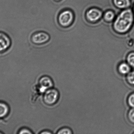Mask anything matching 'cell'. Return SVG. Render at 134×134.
Masks as SVG:
<instances>
[{
	"mask_svg": "<svg viewBox=\"0 0 134 134\" xmlns=\"http://www.w3.org/2000/svg\"><path fill=\"white\" fill-rule=\"evenodd\" d=\"M73 18L72 13L69 11H66L60 14L59 17V20L62 26H66L71 24Z\"/></svg>",
	"mask_w": 134,
	"mask_h": 134,
	"instance_id": "5b68a950",
	"label": "cell"
},
{
	"mask_svg": "<svg viewBox=\"0 0 134 134\" xmlns=\"http://www.w3.org/2000/svg\"><path fill=\"white\" fill-rule=\"evenodd\" d=\"M11 40L9 36L2 31H0V52H4L10 47Z\"/></svg>",
	"mask_w": 134,
	"mask_h": 134,
	"instance_id": "277c9868",
	"label": "cell"
},
{
	"mask_svg": "<svg viewBox=\"0 0 134 134\" xmlns=\"http://www.w3.org/2000/svg\"><path fill=\"white\" fill-rule=\"evenodd\" d=\"M127 80L128 83L134 85V71L128 73L127 76Z\"/></svg>",
	"mask_w": 134,
	"mask_h": 134,
	"instance_id": "5bb4252c",
	"label": "cell"
},
{
	"mask_svg": "<svg viewBox=\"0 0 134 134\" xmlns=\"http://www.w3.org/2000/svg\"><path fill=\"white\" fill-rule=\"evenodd\" d=\"M134 26V15L132 8L122 9L116 17L113 28L117 34L124 35L131 31Z\"/></svg>",
	"mask_w": 134,
	"mask_h": 134,
	"instance_id": "6da1fadb",
	"label": "cell"
},
{
	"mask_svg": "<svg viewBox=\"0 0 134 134\" xmlns=\"http://www.w3.org/2000/svg\"><path fill=\"white\" fill-rule=\"evenodd\" d=\"M41 134H51L52 133V132L48 130H44L40 133Z\"/></svg>",
	"mask_w": 134,
	"mask_h": 134,
	"instance_id": "ac0fdd59",
	"label": "cell"
},
{
	"mask_svg": "<svg viewBox=\"0 0 134 134\" xmlns=\"http://www.w3.org/2000/svg\"><path fill=\"white\" fill-rule=\"evenodd\" d=\"M127 63L131 67H134V52H132L130 53L127 55Z\"/></svg>",
	"mask_w": 134,
	"mask_h": 134,
	"instance_id": "7c38bea8",
	"label": "cell"
},
{
	"mask_svg": "<svg viewBox=\"0 0 134 134\" xmlns=\"http://www.w3.org/2000/svg\"><path fill=\"white\" fill-rule=\"evenodd\" d=\"M87 17L91 21L98 20L102 15V13L100 10L95 8L91 9L87 12Z\"/></svg>",
	"mask_w": 134,
	"mask_h": 134,
	"instance_id": "ba28073f",
	"label": "cell"
},
{
	"mask_svg": "<svg viewBox=\"0 0 134 134\" xmlns=\"http://www.w3.org/2000/svg\"><path fill=\"white\" fill-rule=\"evenodd\" d=\"M49 37L48 34L43 32L37 33L32 36L31 40L34 43L37 44L44 43L48 40Z\"/></svg>",
	"mask_w": 134,
	"mask_h": 134,
	"instance_id": "52a82bcc",
	"label": "cell"
},
{
	"mask_svg": "<svg viewBox=\"0 0 134 134\" xmlns=\"http://www.w3.org/2000/svg\"><path fill=\"white\" fill-rule=\"evenodd\" d=\"M57 133L58 134H72V132L70 128L67 127H64L59 129L57 131Z\"/></svg>",
	"mask_w": 134,
	"mask_h": 134,
	"instance_id": "4fadbf2b",
	"label": "cell"
},
{
	"mask_svg": "<svg viewBox=\"0 0 134 134\" xmlns=\"http://www.w3.org/2000/svg\"><path fill=\"white\" fill-rule=\"evenodd\" d=\"M54 83L52 79L48 76H42L39 79L37 90L40 94H44L49 89L53 88Z\"/></svg>",
	"mask_w": 134,
	"mask_h": 134,
	"instance_id": "3957f363",
	"label": "cell"
},
{
	"mask_svg": "<svg viewBox=\"0 0 134 134\" xmlns=\"http://www.w3.org/2000/svg\"><path fill=\"white\" fill-rule=\"evenodd\" d=\"M128 118L131 122L134 123V108H132L128 113Z\"/></svg>",
	"mask_w": 134,
	"mask_h": 134,
	"instance_id": "2e32d148",
	"label": "cell"
},
{
	"mask_svg": "<svg viewBox=\"0 0 134 134\" xmlns=\"http://www.w3.org/2000/svg\"></svg>",
	"mask_w": 134,
	"mask_h": 134,
	"instance_id": "44dd1931",
	"label": "cell"
},
{
	"mask_svg": "<svg viewBox=\"0 0 134 134\" xmlns=\"http://www.w3.org/2000/svg\"><path fill=\"white\" fill-rule=\"evenodd\" d=\"M59 97V93L57 89L51 88L43 94V101L47 105L52 106L57 103Z\"/></svg>",
	"mask_w": 134,
	"mask_h": 134,
	"instance_id": "7a4b0ae2",
	"label": "cell"
},
{
	"mask_svg": "<svg viewBox=\"0 0 134 134\" xmlns=\"http://www.w3.org/2000/svg\"><path fill=\"white\" fill-rule=\"evenodd\" d=\"M113 2L116 8L121 10L132 8L133 6L131 0H113Z\"/></svg>",
	"mask_w": 134,
	"mask_h": 134,
	"instance_id": "8992f818",
	"label": "cell"
},
{
	"mask_svg": "<svg viewBox=\"0 0 134 134\" xmlns=\"http://www.w3.org/2000/svg\"><path fill=\"white\" fill-rule=\"evenodd\" d=\"M18 133L19 134H31L33 133L31 131L26 128H23L19 131Z\"/></svg>",
	"mask_w": 134,
	"mask_h": 134,
	"instance_id": "e0dca14e",
	"label": "cell"
},
{
	"mask_svg": "<svg viewBox=\"0 0 134 134\" xmlns=\"http://www.w3.org/2000/svg\"><path fill=\"white\" fill-rule=\"evenodd\" d=\"M130 67L127 63H121L118 66V71L121 74H127L131 72Z\"/></svg>",
	"mask_w": 134,
	"mask_h": 134,
	"instance_id": "9c48e42d",
	"label": "cell"
},
{
	"mask_svg": "<svg viewBox=\"0 0 134 134\" xmlns=\"http://www.w3.org/2000/svg\"><path fill=\"white\" fill-rule=\"evenodd\" d=\"M2 133H1V132H0V134Z\"/></svg>",
	"mask_w": 134,
	"mask_h": 134,
	"instance_id": "ffe728a7",
	"label": "cell"
},
{
	"mask_svg": "<svg viewBox=\"0 0 134 134\" xmlns=\"http://www.w3.org/2000/svg\"><path fill=\"white\" fill-rule=\"evenodd\" d=\"M9 109L7 104L0 102V119L6 117L9 112Z\"/></svg>",
	"mask_w": 134,
	"mask_h": 134,
	"instance_id": "30bf717a",
	"label": "cell"
},
{
	"mask_svg": "<svg viewBox=\"0 0 134 134\" xmlns=\"http://www.w3.org/2000/svg\"><path fill=\"white\" fill-rule=\"evenodd\" d=\"M127 102L131 107L134 108V93L131 94L128 97Z\"/></svg>",
	"mask_w": 134,
	"mask_h": 134,
	"instance_id": "9a60e30c",
	"label": "cell"
},
{
	"mask_svg": "<svg viewBox=\"0 0 134 134\" xmlns=\"http://www.w3.org/2000/svg\"><path fill=\"white\" fill-rule=\"evenodd\" d=\"M116 13L112 10H108L105 13L104 18L106 21L110 22L114 20L116 17Z\"/></svg>",
	"mask_w": 134,
	"mask_h": 134,
	"instance_id": "8fae6325",
	"label": "cell"
},
{
	"mask_svg": "<svg viewBox=\"0 0 134 134\" xmlns=\"http://www.w3.org/2000/svg\"><path fill=\"white\" fill-rule=\"evenodd\" d=\"M132 10H133V12L134 15V3H133V6H132Z\"/></svg>",
	"mask_w": 134,
	"mask_h": 134,
	"instance_id": "d6986e66",
	"label": "cell"
}]
</instances>
